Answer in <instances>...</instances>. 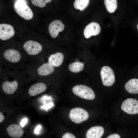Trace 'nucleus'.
<instances>
[{
    "instance_id": "423d86ee",
    "label": "nucleus",
    "mask_w": 138,
    "mask_h": 138,
    "mask_svg": "<svg viewBox=\"0 0 138 138\" xmlns=\"http://www.w3.org/2000/svg\"><path fill=\"white\" fill-rule=\"evenodd\" d=\"M100 75L102 83L105 86H112L116 81L113 71L108 66L102 67Z\"/></svg>"
},
{
    "instance_id": "9d476101",
    "label": "nucleus",
    "mask_w": 138,
    "mask_h": 138,
    "mask_svg": "<svg viewBox=\"0 0 138 138\" xmlns=\"http://www.w3.org/2000/svg\"><path fill=\"white\" fill-rule=\"evenodd\" d=\"M101 30L98 24L95 22H91L85 27L83 32L84 37L88 38L92 36L98 35L100 33Z\"/></svg>"
},
{
    "instance_id": "0eeeda50",
    "label": "nucleus",
    "mask_w": 138,
    "mask_h": 138,
    "mask_svg": "<svg viewBox=\"0 0 138 138\" xmlns=\"http://www.w3.org/2000/svg\"><path fill=\"white\" fill-rule=\"evenodd\" d=\"M122 110L130 114H138V101L132 98H129L123 101L121 106Z\"/></svg>"
},
{
    "instance_id": "6e6552de",
    "label": "nucleus",
    "mask_w": 138,
    "mask_h": 138,
    "mask_svg": "<svg viewBox=\"0 0 138 138\" xmlns=\"http://www.w3.org/2000/svg\"><path fill=\"white\" fill-rule=\"evenodd\" d=\"M15 34V31L11 25L5 24H0V39L5 41L12 38Z\"/></svg>"
},
{
    "instance_id": "a878e982",
    "label": "nucleus",
    "mask_w": 138,
    "mask_h": 138,
    "mask_svg": "<svg viewBox=\"0 0 138 138\" xmlns=\"http://www.w3.org/2000/svg\"><path fill=\"white\" fill-rule=\"evenodd\" d=\"M4 119V117L3 114L1 112H0V123H1L2 122Z\"/></svg>"
},
{
    "instance_id": "dca6fc26",
    "label": "nucleus",
    "mask_w": 138,
    "mask_h": 138,
    "mask_svg": "<svg viewBox=\"0 0 138 138\" xmlns=\"http://www.w3.org/2000/svg\"><path fill=\"white\" fill-rule=\"evenodd\" d=\"M125 87L126 91L130 93L138 94V79H130L125 84Z\"/></svg>"
},
{
    "instance_id": "412c9836",
    "label": "nucleus",
    "mask_w": 138,
    "mask_h": 138,
    "mask_svg": "<svg viewBox=\"0 0 138 138\" xmlns=\"http://www.w3.org/2000/svg\"><path fill=\"white\" fill-rule=\"evenodd\" d=\"M62 138H75V136L73 134L70 133H65L62 136Z\"/></svg>"
},
{
    "instance_id": "b1692460",
    "label": "nucleus",
    "mask_w": 138,
    "mask_h": 138,
    "mask_svg": "<svg viewBox=\"0 0 138 138\" xmlns=\"http://www.w3.org/2000/svg\"><path fill=\"white\" fill-rule=\"evenodd\" d=\"M41 128V126L40 125L37 126L34 130V132L36 134H38L39 133L40 130Z\"/></svg>"
},
{
    "instance_id": "20e7f679",
    "label": "nucleus",
    "mask_w": 138,
    "mask_h": 138,
    "mask_svg": "<svg viewBox=\"0 0 138 138\" xmlns=\"http://www.w3.org/2000/svg\"><path fill=\"white\" fill-rule=\"evenodd\" d=\"M72 91L75 95L82 98L92 100L95 98V94L93 90L85 85H76L73 87Z\"/></svg>"
},
{
    "instance_id": "7ed1b4c3",
    "label": "nucleus",
    "mask_w": 138,
    "mask_h": 138,
    "mask_svg": "<svg viewBox=\"0 0 138 138\" xmlns=\"http://www.w3.org/2000/svg\"><path fill=\"white\" fill-rule=\"evenodd\" d=\"M14 7L16 13L24 19L28 20L32 18L33 13L24 0H17L14 4Z\"/></svg>"
},
{
    "instance_id": "f03ea898",
    "label": "nucleus",
    "mask_w": 138,
    "mask_h": 138,
    "mask_svg": "<svg viewBox=\"0 0 138 138\" xmlns=\"http://www.w3.org/2000/svg\"><path fill=\"white\" fill-rule=\"evenodd\" d=\"M23 48L26 55L31 63L40 58L43 47L39 42L32 40H28L24 44Z\"/></svg>"
},
{
    "instance_id": "bb28decb",
    "label": "nucleus",
    "mask_w": 138,
    "mask_h": 138,
    "mask_svg": "<svg viewBox=\"0 0 138 138\" xmlns=\"http://www.w3.org/2000/svg\"><path fill=\"white\" fill-rule=\"evenodd\" d=\"M137 29L138 30V24H137Z\"/></svg>"
},
{
    "instance_id": "f8f14e48",
    "label": "nucleus",
    "mask_w": 138,
    "mask_h": 138,
    "mask_svg": "<svg viewBox=\"0 0 138 138\" xmlns=\"http://www.w3.org/2000/svg\"><path fill=\"white\" fill-rule=\"evenodd\" d=\"M47 89L46 85L43 83L39 82L31 85L28 90L29 95L34 96L45 91Z\"/></svg>"
},
{
    "instance_id": "4be33fe9",
    "label": "nucleus",
    "mask_w": 138,
    "mask_h": 138,
    "mask_svg": "<svg viewBox=\"0 0 138 138\" xmlns=\"http://www.w3.org/2000/svg\"><path fill=\"white\" fill-rule=\"evenodd\" d=\"M53 106H54V104L52 102L49 103L48 104L42 106V108L44 109L45 110H47L48 109L50 108Z\"/></svg>"
},
{
    "instance_id": "6ab92c4d",
    "label": "nucleus",
    "mask_w": 138,
    "mask_h": 138,
    "mask_svg": "<svg viewBox=\"0 0 138 138\" xmlns=\"http://www.w3.org/2000/svg\"><path fill=\"white\" fill-rule=\"evenodd\" d=\"M90 0H75L74 3V7L76 9L83 11L88 6Z\"/></svg>"
},
{
    "instance_id": "4468645a",
    "label": "nucleus",
    "mask_w": 138,
    "mask_h": 138,
    "mask_svg": "<svg viewBox=\"0 0 138 138\" xmlns=\"http://www.w3.org/2000/svg\"><path fill=\"white\" fill-rule=\"evenodd\" d=\"M7 130L8 135L15 138H19L23 135V130L18 125L12 124L8 127Z\"/></svg>"
},
{
    "instance_id": "9b49d317",
    "label": "nucleus",
    "mask_w": 138,
    "mask_h": 138,
    "mask_svg": "<svg viewBox=\"0 0 138 138\" xmlns=\"http://www.w3.org/2000/svg\"><path fill=\"white\" fill-rule=\"evenodd\" d=\"M18 84L17 80L14 79L12 81L6 80L4 81L2 85L3 91L8 94H14L17 89Z\"/></svg>"
},
{
    "instance_id": "f257e3e1",
    "label": "nucleus",
    "mask_w": 138,
    "mask_h": 138,
    "mask_svg": "<svg viewBox=\"0 0 138 138\" xmlns=\"http://www.w3.org/2000/svg\"><path fill=\"white\" fill-rule=\"evenodd\" d=\"M28 60L25 53L15 49H7L0 54L1 66L10 69L24 70Z\"/></svg>"
},
{
    "instance_id": "5701e85b",
    "label": "nucleus",
    "mask_w": 138,
    "mask_h": 138,
    "mask_svg": "<svg viewBox=\"0 0 138 138\" xmlns=\"http://www.w3.org/2000/svg\"><path fill=\"white\" fill-rule=\"evenodd\" d=\"M28 119L26 118L23 119L21 121L20 124L21 127H23L27 123Z\"/></svg>"
},
{
    "instance_id": "a211bd4d",
    "label": "nucleus",
    "mask_w": 138,
    "mask_h": 138,
    "mask_svg": "<svg viewBox=\"0 0 138 138\" xmlns=\"http://www.w3.org/2000/svg\"><path fill=\"white\" fill-rule=\"evenodd\" d=\"M84 64L79 62H76L71 63L68 66V68L71 72L74 73H78L83 69Z\"/></svg>"
},
{
    "instance_id": "ddd939ff",
    "label": "nucleus",
    "mask_w": 138,
    "mask_h": 138,
    "mask_svg": "<svg viewBox=\"0 0 138 138\" xmlns=\"http://www.w3.org/2000/svg\"><path fill=\"white\" fill-rule=\"evenodd\" d=\"M104 132L103 128L100 126H96L89 129L86 134L87 138H100Z\"/></svg>"
},
{
    "instance_id": "aec40b11",
    "label": "nucleus",
    "mask_w": 138,
    "mask_h": 138,
    "mask_svg": "<svg viewBox=\"0 0 138 138\" xmlns=\"http://www.w3.org/2000/svg\"><path fill=\"white\" fill-rule=\"evenodd\" d=\"M52 0H31L32 4L34 6L43 8L47 3L50 2Z\"/></svg>"
},
{
    "instance_id": "393cba45",
    "label": "nucleus",
    "mask_w": 138,
    "mask_h": 138,
    "mask_svg": "<svg viewBox=\"0 0 138 138\" xmlns=\"http://www.w3.org/2000/svg\"><path fill=\"white\" fill-rule=\"evenodd\" d=\"M107 138H120V136L117 134H113L110 135L106 137Z\"/></svg>"
},
{
    "instance_id": "f3484780",
    "label": "nucleus",
    "mask_w": 138,
    "mask_h": 138,
    "mask_svg": "<svg viewBox=\"0 0 138 138\" xmlns=\"http://www.w3.org/2000/svg\"><path fill=\"white\" fill-rule=\"evenodd\" d=\"M104 4L108 12L114 13L117 8L118 4L117 0H104Z\"/></svg>"
},
{
    "instance_id": "39448f33",
    "label": "nucleus",
    "mask_w": 138,
    "mask_h": 138,
    "mask_svg": "<svg viewBox=\"0 0 138 138\" xmlns=\"http://www.w3.org/2000/svg\"><path fill=\"white\" fill-rule=\"evenodd\" d=\"M69 117L73 122L80 124L87 120L89 117L87 111L84 109L77 107L72 109L70 111Z\"/></svg>"
},
{
    "instance_id": "1a4fd4ad",
    "label": "nucleus",
    "mask_w": 138,
    "mask_h": 138,
    "mask_svg": "<svg viewBox=\"0 0 138 138\" xmlns=\"http://www.w3.org/2000/svg\"><path fill=\"white\" fill-rule=\"evenodd\" d=\"M65 26L62 22L59 20L52 21L49 26V31L51 36L53 38L56 37L60 32L63 30Z\"/></svg>"
},
{
    "instance_id": "2eb2a0df",
    "label": "nucleus",
    "mask_w": 138,
    "mask_h": 138,
    "mask_svg": "<svg viewBox=\"0 0 138 138\" xmlns=\"http://www.w3.org/2000/svg\"><path fill=\"white\" fill-rule=\"evenodd\" d=\"M64 59V56L63 53L57 52L51 54L48 58V61L55 67H58L61 65Z\"/></svg>"
}]
</instances>
